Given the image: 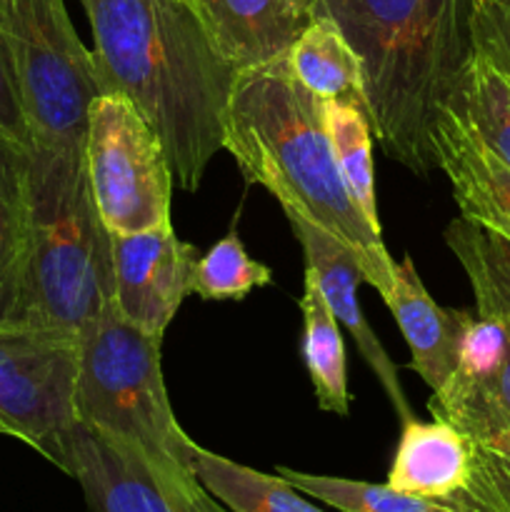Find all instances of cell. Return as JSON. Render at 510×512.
Listing matches in <instances>:
<instances>
[{
  "instance_id": "cell-17",
  "label": "cell",
  "mask_w": 510,
  "mask_h": 512,
  "mask_svg": "<svg viewBox=\"0 0 510 512\" xmlns=\"http://www.w3.org/2000/svg\"><path fill=\"white\" fill-rule=\"evenodd\" d=\"M30 238V148L0 138V328H13Z\"/></svg>"
},
{
  "instance_id": "cell-26",
  "label": "cell",
  "mask_w": 510,
  "mask_h": 512,
  "mask_svg": "<svg viewBox=\"0 0 510 512\" xmlns=\"http://www.w3.org/2000/svg\"><path fill=\"white\" fill-rule=\"evenodd\" d=\"M473 443V440H470ZM455 512H510V453L473 443V473Z\"/></svg>"
},
{
  "instance_id": "cell-12",
  "label": "cell",
  "mask_w": 510,
  "mask_h": 512,
  "mask_svg": "<svg viewBox=\"0 0 510 512\" xmlns=\"http://www.w3.org/2000/svg\"><path fill=\"white\" fill-rule=\"evenodd\" d=\"M288 220L290 228H293L295 240H298L300 248H303L305 270L313 273L315 283H318L330 313H333L335 320L353 335L360 355H363L365 363L370 365L375 378L383 385L385 395H388L390 405H393L400 423L413 420V410H410L408 398H405L403 388H400L398 368H395L393 360L388 358L385 348L380 345L378 335L370 330L368 320H365L363 310H360L358 285L365 283V278L363 270L355 263L353 253H350L345 245H340L335 238H330L325 230L315 228L313 223L300 218V215H288Z\"/></svg>"
},
{
  "instance_id": "cell-21",
  "label": "cell",
  "mask_w": 510,
  "mask_h": 512,
  "mask_svg": "<svg viewBox=\"0 0 510 512\" xmlns=\"http://www.w3.org/2000/svg\"><path fill=\"white\" fill-rule=\"evenodd\" d=\"M445 243L468 275L478 318L510 328V240L458 215L445 228Z\"/></svg>"
},
{
  "instance_id": "cell-5",
  "label": "cell",
  "mask_w": 510,
  "mask_h": 512,
  "mask_svg": "<svg viewBox=\"0 0 510 512\" xmlns=\"http://www.w3.org/2000/svg\"><path fill=\"white\" fill-rule=\"evenodd\" d=\"M75 418L138 450L178 480H198L188 468L193 440L170 408L160 368V338L143 333L110 303L78 338Z\"/></svg>"
},
{
  "instance_id": "cell-20",
  "label": "cell",
  "mask_w": 510,
  "mask_h": 512,
  "mask_svg": "<svg viewBox=\"0 0 510 512\" xmlns=\"http://www.w3.org/2000/svg\"><path fill=\"white\" fill-rule=\"evenodd\" d=\"M303 360L313 383L318 408L325 413H335L340 418L350 413L348 393V368H345V343L340 333V323L330 313L313 273L305 270L303 298Z\"/></svg>"
},
{
  "instance_id": "cell-15",
  "label": "cell",
  "mask_w": 510,
  "mask_h": 512,
  "mask_svg": "<svg viewBox=\"0 0 510 512\" xmlns=\"http://www.w3.org/2000/svg\"><path fill=\"white\" fill-rule=\"evenodd\" d=\"M385 305L408 343L413 370L430 390H438L458 363L460 343L473 315L435 303L410 255L393 265V293Z\"/></svg>"
},
{
  "instance_id": "cell-29",
  "label": "cell",
  "mask_w": 510,
  "mask_h": 512,
  "mask_svg": "<svg viewBox=\"0 0 510 512\" xmlns=\"http://www.w3.org/2000/svg\"><path fill=\"white\" fill-rule=\"evenodd\" d=\"M295 3H298L300 8L308 10V13H310V3H313V0H295ZM310 18H313V15H310Z\"/></svg>"
},
{
  "instance_id": "cell-4",
  "label": "cell",
  "mask_w": 510,
  "mask_h": 512,
  "mask_svg": "<svg viewBox=\"0 0 510 512\" xmlns=\"http://www.w3.org/2000/svg\"><path fill=\"white\" fill-rule=\"evenodd\" d=\"M113 303V248L83 150L30 148V238L13 328L80 338Z\"/></svg>"
},
{
  "instance_id": "cell-6",
  "label": "cell",
  "mask_w": 510,
  "mask_h": 512,
  "mask_svg": "<svg viewBox=\"0 0 510 512\" xmlns=\"http://www.w3.org/2000/svg\"><path fill=\"white\" fill-rule=\"evenodd\" d=\"M0 25L33 143L83 150L90 108L103 93L93 50L75 33L65 0H0Z\"/></svg>"
},
{
  "instance_id": "cell-24",
  "label": "cell",
  "mask_w": 510,
  "mask_h": 512,
  "mask_svg": "<svg viewBox=\"0 0 510 512\" xmlns=\"http://www.w3.org/2000/svg\"><path fill=\"white\" fill-rule=\"evenodd\" d=\"M278 475L300 493L340 512H453L435 500L400 493L388 483L375 485L333 475H308L290 468H278Z\"/></svg>"
},
{
  "instance_id": "cell-22",
  "label": "cell",
  "mask_w": 510,
  "mask_h": 512,
  "mask_svg": "<svg viewBox=\"0 0 510 512\" xmlns=\"http://www.w3.org/2000/svg\"><path fill=\"white\" fill-rule=\"evenodd\" d=\"M445 108L510 165V78L475 50Z\"/></svg>"
},
{
  "instance_id": "cell-27",
  "label": "cell",
  "mask_w": 510,
  "mask_h": 512,
  "mask_svg": "<svg viewBox=\"0 0 510 512\" xmlns=\"http://www.w3.org/2000/svg\"><path fill=\"white\" fill-rule=\"evenodd\" d=\"M470 33L475 50L510 78V0H473Z\"/></svg>"
},
{
  "instance_id": "cell-23",
  "label": "cell",
  "mask_w": 510,
  "mask_h": 512,
  "mask_svg": "<svg viewBox=\"0 0 510 512\" xmlns=\"http://www.w3.org/2000/svg\"><path fill=\"white\" fill-rule=\"evenodd\" d=\"M323 128L328 133L335 163L353 195L355 205L378 233V198L373 173V128L368 113L348 100H320Z\"/></svg>"
},
{
  "instance_id": "cell-19",
  "label": "cell",
  "mask_w": 510,
  "mask_h": 512,
  "mask_svg": "<svg viewBox=\"0 0 510 512\" xmlns=\"http://www.w3.org/2000/svg\"><path fill=\"white\" fill-rule=\"evenodd\" d=\"M285 63L295 80L318 100H348L363 108L360 60L330 20H310L285 55Z\"/></svg>"
},
{
  "instance_id": "cell-1",
  "label": "cell",
  "mask_w": 510,
  "mask_h": 512,
  "mask_svg": "<svg viewBox=\"0 0 510 512\" xmlns=\"http://www.w3.org/2000/svg\"><path fill=\"white\" fill-rule=\"evenodd\" d=\"M100 93L123 95L153 128L180 190L195 193L225 145L238 70L185 0H80Z\"/></svg>"
},
{
  "instance_id": "cell-7",
  "label": "cell",
  "mask_w": 510,
  "mask_h": 512,
  "mask_svg": "<svg viewBox=\"0 0 510 512\" xmlns=\"http://www.w3.org/2000/svg\"><path fill=\"white\" fill-rule=\"evenodd\" d=\"M85 173L110 235L173 225V170L163 143L123 95H98L85 135Z\"/></svg>"
},
{
  "instance_id": "cell-9",
  "label": "cell",
  "mask_w": 510,
  "mask_h": 512,
  "mask_svg": "<svg viewBox=\"0 0 510 512\" xmlns=\"http://www.w3.org/2000/svg\"><path fill=\"white\" fill-rule=\"evenodd\" d=\"M55 465L78 480L90 512H225L198 480L173 478L83 423L65 435Z\"/></svg>"
},
{
  "instance_id": "cell-28",
  "label": "cell",
  "mask_w": 510,
  "mask_h": 512,
  "mask_svg": "<svg viewBox=\"0 0 510 512\" xmlns=\"http://www.w3.org/2000/svg\"><path fill=\"white\" fill-rule=\"evenodd\" d=\"M0 138L13 140L23 148H33L35 145L28 118H25L23 100H20L13 55H10L3 25H0Z\"/></svg>"
},
{
  "instance_id": "cell-14",
  "label": "cell",
  "mask_w": 510,
  "mask_h": 512,
  "mask_svg": "<svg viewBox=\"0 0 510 512\" xmlns=\"http://www.w3.org/2000/svg\"><path fill=\"white\" fill-rule=\"evenodd\" d=\"M235 70L285 58L310 18L295 0H185Z\"/></svg>"
},
{
  "instance_id": "cell-18",
  "label": "cell",
  "mask_w": 510,
  "mask_h": 512,
  "mask_svg": "<svg viewBox=\"0 0 510 512\" xmlns=\"http://www.w3.org/2000/svg\"><path fill=\"white\" fill-rule=\"evenodd\" d=\"M188 468L198 483L230 512H323L280 475L245 468L200 448L198 443L190 445Z\"/></svg>"
},
{
  "instance_id": "cell-2",
  "label": "cell",
  "mask_w": 510,
  "mask_h": 512,
  "mask_svg": "<svg viewBox=\"0 0 510 512\" xmlns=\"http://www.w3.org/2000/svg\"><path fill=\"white\" fill-rule=\"evenodd\" d=\"M223 148L245 183L265 188L285 215H300L345 245L365 283L383 300L390 298L395 260L340 175L320 100L295 80L285 58L238 70L225 110Z\"/></svg>"
},
{
  "instance_id": "cell-3",
  "label": "cell",
  "mask_w": 510,
  "mask_h": 512,
  "mask_svg": "<svg viewBox=\"0 0 510 512\" xmlns=\"http://www.w3.org/2000/svg\"><path fill=\"white\" fill-rule=\"evenodd\" d=\"M473 0H313L310 15L343 33L360 60L363 108L390 160L435 168L433 125L470 55Z\"/></svg>"
},
{
  "instance_id": "cell-16",
  "label": "cell",
  "mask_w": 510,
  "mask_h": 512,
  "mask_svg": "<svg viewBox=\"0 0 510 512\" xmlns=\"http://www.w3.org/2000/svg\"><path fill=\"white\" fill-rule=\"evenodd\" d=\"M473 473V443L443 420H408L388 470V485L400 493L435 500L453 510ZM455 512V510H453Z\"/></svg>"
},
{
  "instance_id": "cell-25",
  "label": "cell",
  "mask_w": 510,
  "mask_h": 512,
  "mask_svg": "<svg viewBox=\"0 0 510 512\" xmlns=\"http://www.w3.org/2000/svg\"><path fill=\"white\" fill-rule=\"evenodd\" d=\"M273 280L268 265L248 255L243 240L228 233L200 255L190 275V293L203 300H245L255 288Z\"/></svg>"
},
{
  "instance_id": "cell-11",
  "label": "cell",
  "mask_w": 510,
  "mask_h": 512,
  "mask_svg": "<svg viewBox=\"0 0 510 512\" xmlns=\"http://www.w3.org/2000/svg\"><path fill=\"white\" fill-rule=\"evenodd\" d=\"M113 303L128 323L163 340L170 320L190 295L198 250L175 235L173 225L133 235H110Z\"/></svg>"
},
{
  "instance_id": "cell-13",
  "label": "cell",
  "mask_w": 510,
  "mask_h": 512,
  "mask_svg": "<svg viewBox=\"0 0 510 512\" xmlns=\"http://www.w3.org/2000/svg\"><path fill=\"white\" fill-rule=\"evenodd\" d=\"M430 140L435 168L448 178L460 218L510 240V165L450 108L438 113Z\"/></svg>"
},
{
  "instance_id": "cell-8",
  "label": "cell",
  "mask_w": 510,
  "mask_h": 512,
  "mask_svg": "<svg viewBox=\"0 0 510 512\" xmlns=\"http://www.w3.org/2000/svg\"><path fill=\"white\" fill-rule=\"evenodd\" d=\"M78 340L35 328H0V435L55 465L75 418Z\"/></svg>"
},
{
  "instance_id": "cell-10",
  "label": "cell",
  "mask_w": 510,
  "mask_h": 512,
  "mask_svg": "<svg viewBox=\"0 0 510 512\" xmlns=\"http://www.w3.org/2000/svg\"><path fill=\"white\" fill-rule=\"evenodd\" d=\"M428 410L475 445L510 453V328L498 320H470L458 363L433 390Z\"/></svg>"
}]
</instances>
